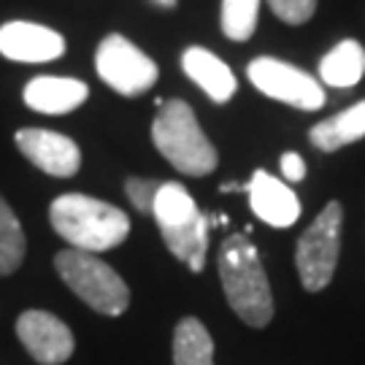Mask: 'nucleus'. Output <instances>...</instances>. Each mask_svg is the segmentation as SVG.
<instances>
[{
    "instance_id": "21",
    "label": "nucleus",
    "mask_w": 365,
    "mask_h": 365,
    "mask_svg": "<svg viewBox=\"0 0 365 365\" xmlns=\"http://www.w3.org/2000/svg\"><path fill=\"white\" fill-rule=\"evenodd\" d=\"M268 6L287 25H303L317 11V0H268Z\"/></svg>"
},
{
    "instance_id": "23",
    "label": "nucleus",
    "mask_w": 365,
    "mask_h": 365,
    "mask_svg": "<svg viewBox=\"0 0 365 365\" xmlns=\"http://www.w3.org/2000/svg\"><path fill=\"white\" fill-rule=\"evenodd\" d=\"M155 6H165V9H173L176 6V0H152Z\"/></svg>"
},
{
    "instance_id": "7",
    "label": "nucleus",
    "mask_w": 365,
    "mask_h": 365,
    "mask_svg": "<svg viewBox=\"0 0 365 365\" xmlns=\"http://www.w3.org/2000/svg\"><path fill=\"white\" fill-rule=\"evenodd\" d=\"M95 71L111 90L125 98H135L141 92L152 90L157 81L155 60L146 57L135 43H130L119 33H111L98 43Z\"/></svg>"
},
{
    "instance_id": "18",
    "label": "nucleus",
    "mask_w": 365,
    "mask_h": 365,
    "mask_svg": "<svg viewBox=\"0 0 365 365\" xmlns=\"http://www.w3.org/2000/svg\"><path fill=\"white\" fill-rule=\"evenodd\" d=\"M27 238L11 206L0 195V276H11L25 260Z\"/></svg>"
},
{
    "instance_id": "2",
    "label": "nucleus",
    "mask_w": 365,
    "mask_h": 365,
    "mask_svg": "<svg viewBox=\"0 0 365 365\" xmlns=\"http://www.w3.org/2000/svg\"><path fill=\"white\" fill-rule=\"evenodd\" d=\"M49 222L54 233L66 238L71 249L90 255L119 247L130 235V217L119 206L81 192H68L52 200Z\"/></svg>"
},
{
    "instance_id": "10",
    "label": "nucleus",
    "mask_w": 365,
    "mask_h": 365,
    "mask_svg": "<svg viewBox=\"0 0 365 365\" xmlns=\"http://www.w3.org/2000/svg\"><path fill=\"white\" fill-rule=\"evenodd\" d=\"M16 146L36 168L57 179H71L81 168V149L63 133L22 128L16 133Z\"/></svg>"
},
{
    "instance_id": "19",
    "label": "nucleus",
    "mask_w": 365,
    "mask_h": 365,
    "mask_svg": "<svg viewBox=\"0 0 365 365\" xmlns=\"http://www.w3.org/2000/svg\"><path fill=\"white\" fill-rule=\"evenodd\" d=\"M260 0H222V33L230 41H249L257 27Z\"/></svg>"
},
{
    "instance_id": "20",
    "label": "nucleus",
    "mask_w": 365,
    "mask_h": 365,
    "mask_svg": "<svg viewBox=\"0 0 365 365\" xmlns=\"http://www.w3.org/2000/svg\"><path fill=\"white\" fill-rule=\"evenodd\" d=\"M160 187H163V182H157V179L133 176V179L125 182V192H128L130 203L141 211V214H152V206H155V197H157V192H160Z\"/></svg>"
},
{
    "instance_id": "16",
    "label": "nucleus",
    "mask_w": 365,
    "mask_h": 365,
    "mask_svg": "<svg viewBox=\"0 0 365 365\" xmlns=\"http://www.w3.org/2000/svg\"><path fill=\"white\" fill-rule=\"evenodd\" d=\"M365 76V49L363 43L346 38L339 46H333L330 52L319 60V78L327 87H339L349 90L354 84H360Z\"/></svg>"
},
{
    "instance_id": "5",
    "label": "nucleus",
    "mask_w": 365,
    "mask_h": 365,
    "mask_svg": "<svg viewBox=\"0 0 365 365\" xmlns=\"http://www.w3.org/2000/svg\"><path fill=\"white\" fill-rule=\"evenodd\" d=\"M54 268L68 289L84 300L92 312L106 314V317H119L128 312L130 289L125 284V279L111 265H106L98 255L63 249L54 257Z\"/></svg>"
},
{
    "instance_id": "4",
    "label": "nucleus",
    "mask_w": 365,
    "mask_h": 365,
    "mask_svg": "<svg viewBox=\"0 0 365 365\" xmlns=\"http://www.w3.org/2000/svg\"><path fill=\"white\" fill-rule=\"evenodd\" d=\"M152 122V141L157 152L184 176H206L220 165L217 149L200 130L192 106L187 101H163Z\"/></svg>"
},
{
    "instance_id": "1",
    "label": "nucleus",
    "mask_w": 365,
    "mask_h": 365,
    "mask_svg": "<svg viewBox=\"0 0 365 365\" xmlns=\"http://www.w3.org/2000/svg\"><path fill=\"white\" fill-rule=\"evenodd\" d=\"M220 279L225 298L241 322L249 327H265L274 319V295L268 284V274L262 268L260 252L249 244L247 235L225 238L220 249Z\"/></svg>"
},
{
    "instance_id": "3",
    "label": "nucleus",
    "mask_w": 365,
    "mask_h": 365,
    "mask_svg": "<svg viewBox=\"0 0 365 365\" xmlns=\"http://www.w3.org/2000/svg\"><path fill=\"white\" fill-rule=\"evenodd\" d=\"M152 217L170 255L176 260L187 262L192 274H200L209 252L211 217L197 209V203L184 190V184L163 182L152 206Z\"/></svg>"
},
{
    "instance_id": "6",
    "label": "nucleus",
    "mask_w": 365,
    "mask_h": 365,
    "mask_svg": "<svg viewBox=\"0 0 365 365\" xmlns=\"http://www.w3.org/2000/svg\"><path fill=\"white\" fill-rule=\"evenodd\" d=\"M341 225H344V211L336 200H330L319 211L312 227L298 238L295 265L300 282L309 292H322L336 274L341 255Z\"/></svg>"
},
{
    "instance_id": "12",
    "label": "nucleus",
    "mask_w": 365,
    "mask_h": 365,
    "mask_svg": "<svg viewBox=\"0 0 365 365\" xmlns=\"http://www.w3.org/2000/svg\"><path fill=\"white\" fill-rule=\"evenodd\" d=\"M249 206L271 227H289L300 217V200L292 187L271 176L268 170H255L249 182Z\"/></svg>"
},
{
    "instance_id": "22",
    "label": "nucleus",
    "mask_w": 365,
    "mask_h": 365,
    "mask_svg": "<svg viewBox=\"0 0 365 365\" xmlns=\"http://www.w3.org/2000/svg\"><path fill=\"white\" fill-rule=\"evenodd\" d=\"M282 176L287 182H303L306 179V163H303V157L295 155V152H284L282 155Z\"/></svg>"
},
{
    "instance_id": "14",
    "label": "nucleus",
    "mask_w": 365,
    "mask_h": 365,
    "mask_svg": "<svg viewBox=\"0 0 365 365\" xmlns=\"http://www.w3.org/2000/svg\"><path fill=\"white\" fill-rule=\"evenodd\" d=\"M182 68L214 103H227L238 90V81L227 63H222L217 54L203 46H190L182 54Z\"/></svg>"
},
{
    "instance_id": "11",
    "label": "nucleus",
    "mask_w": 365,
    "mask_h": 365,
    "mask_svg": "<svg viewBox=\"0 0 365 365\" xmlns=\"http://www.w3.org/2000/svg\"><path fill=\"white\" fill-rule=\"evenodd\" d=\"M0 54L14 63H52L66 54V38L36 22H6L0 27Z\"/></svg>"
},
{
    "instance_id": "15",
    "label": "nucleus",
    "mask_w": 365,
    "mask_h": 365,
    "mask_svg": "<svg viewBox=\"0 0 365 365\" xmlns=\"http://www.w3.org/2000/svg\"><path fill=\"white\" fill-rule=\"evenodd\" d=\"M360 138H365V101L349 106L346 111H341L336 117L322 119L319 125H314L309 130V141L319 152H336Z\"/></svg>"
},
{
    "instance_id": "17",
    "label": "nucleus",
    "mask_w": 365,
    "mask_h": 365,
    "mask_svg": "<svg viewBox=\"0 0 365 365\" xmlns=\"http://www.w3.org/2000/svg\"><path fill=\"white\" fill-rule=\"evenodd\" d=\"M173 365H214V341L197 317H184L173 330Z\"/></svg>"
},
{
    "instance_id": "8",
    "label": "nucleus",
    "mask_w": 365,
    "mask_h": 365,
    "mask_svg": "<svg viewBox=\"0 0 365 365\" xmlns=\"http://www.w3.org/2000/svg\"><path fill=\"white\" fill-rule=\"evenodd\" d=\"M247 76L265 98H274L279 103H287L300 111H317L325 106L322 84L292 63L276 57H257L249 63Z\"/></svg>"
},
{
    "instance_id": "13",
    "label": "nucleus",
    "mask_w": 365,
    "mask_h": 365,
    "mask_svg": "<svg viewBox=\"0 0 365 365\" xmlns=\"http://www.w3.org/2000/svg\"><path fill=\"white\" fill-rule=\"evenodd\" d=\"M90 87L78 78H63V76H38L27 81L25 87V103L38 111V114H52L63 117L76 111L78 106L87 101Z\"/></svg>"
},
{
    "instance_id": "9",
    "label": "nucleus",
    "mask_w": 365,
    "mask_h": 365,
    "mask_svg": "<svg viewBox=\"0 0 365 365\" xmlns=\"http://www.w3.org/2000/svg\"><path fill=\"white\" fill-rule=\"evenodd\" d=\"M16 336L38 365H63L66 360H71L73 346H76L71 327L60 317L38 312V309L19 314Z\"/></svg>"
}]
</instances>
